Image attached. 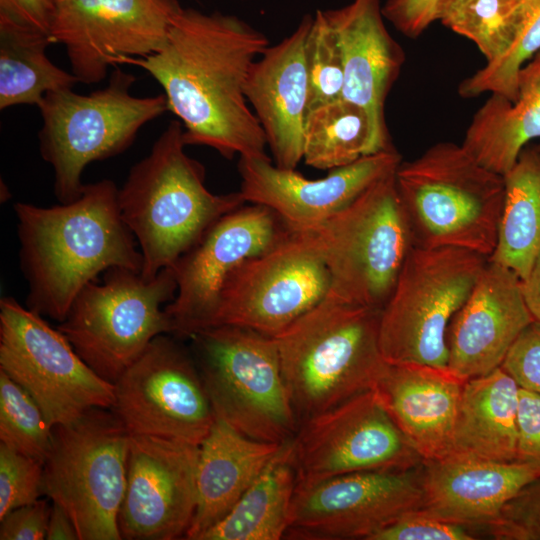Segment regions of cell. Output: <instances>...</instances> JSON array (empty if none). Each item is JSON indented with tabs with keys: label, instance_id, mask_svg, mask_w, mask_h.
<instances>
[{
	"label": "cell",
	"instance_id": "f546056e",
	"mask_svg": "<svg viewBox=\"0 0 540 540\" xmlns=\"http://www.w3.org/2000/svg\"><path fill=\"white\" fill-rule=\"evenodd\" d=\"M503 178L497 243L488 259L523 280L540 254V150L525 147Z\"/></svg>",
	"mask_w": 540,
	"mask_h": 540
},
{
	"label": "cell",
	"instance_id": "ee69618b",
	"mask_svg": "<svg viewBox=\"0 0 540 540\" xmlns=\"http://www.w3.org/2000/svg\"><path fill=\"white\" fill-rule=\"evenodd\" d=\"M53 0H0V18L50 35Z\"/></svg>",
	"mask_w": 540,
	"mask_h": 540
},
{
	"label": "cell",
	"instance_id": "b9f144b4",
	"mask_svg": "<svg viewBox=\"0 0 540 540\" xmlns=\"http://www.w3.org/2000/svg\"><path fill=\"white\" fill-rule=\"evenodd\" d=\"M51 505L38 499L9 511L0 519V540L46 539Z\"/></svg>",
	"mask_w": 540,
	"mask_h": 540
},
{
	"label": "cell",
	"instance_id": "ffe728a7",
	"mask_svg": "<svg viewBox=\"0 0 540 540\" xmlns=\"http://www.w3.org/2000/svg\"><path fill=\"white\" fill-rule=\"evenodd\" d=\"M401 162L393 147L311 180L295 169L277 167L270 158L239 157L240 193L246 203L272 209L290 231H300L349 206L376 182L394 173Z\"/></svg>",
	"mask_w": 540,
	"mask_h": 540
},
{
	"label": "cell",
	"instance_id": "8fae6325",
	"mask_svg": "<svg viewBox=\"0 0 540 540\" xmlns=\"http://www.w3.org/2000/svg\"><path fill=\"white\" fill-rule=\"evenodd\" d=\"M176 291L172 267L151 279L112 267L102 283L94 280L80 290L57 328L95 373L114 384L155 337L171 335L162 306Z\"/></svg>",
	"mask_w": 540,
	"mask_h": 540
},
{
	"label": "cell",
	"instance_id": "e575fe53",
	"mask_svg": "<svg viewBox=\"0 0 540 540\" xmlns=\"http://www.w3.org/2000/svg\"><path fill=\"white\" fill-rule=\"evenodd\" d=\"M52 430L33 397L0 370V443L44 463Z\"/></svg>",
	"mask_w": 540,
	"mask_h": 540
},
{
	"label": "cell",
	"instance_id": "5b68a950",
	"mask_svg": "<svg viewBox=\"0 0 540 540\" xmlns=\"http://www.w3.org/2000/svg\"><path fill=\"white\" fill-rule=\"evenodd\" d=\"M414 246L457 247L489 258L497 243L504 178L461 145L438 142L395 172Z\"/></svg>",
	"mask_w": 540,
	"mask_h": 540
},
{
	"label": "cell",
	"instance_id": "5bb4252c",
	"mask_svg": "<svg viewBox=\"0 0 540 540\" xmlns=\"http://www.w3.org/2000/svg\"><path fill=\"white\" fill-rule=\"evenodd\" d=\"M330 274L294 232L248 258L228 276L213 326L234 325L275 337L328 294Z\"/></svg>",
	"mask_w": 540,
	"mask_h": 540
},
{
	"label": "cell",
	"instance_id": "c3c4849f",
	"mask_svg": "<svg viewBox=\"0 0 540 540\" xmlns=\"http://www.w3.org/2000/svg\"><path fill=\"white\" fill-rule=\"evenodd\" d=\"M538 150H540V144L538 146H536Z\"/></svg>",
	"mask_w": 540,
	"mask_h": 540
},
{
	"label": "cell",
	"instance_id": "7dc6e473",
	"mask_svg": "<svg viewBox=\"0 0 540 540\" xmlns=\"http://www.w3.org/2000/svg\"><path fill=\"white\" fill-rule=\"evenodd\" d=\"M466 0H440L438 5V20L441 18L442 15H444L446 12L457 6L458 4L464 2Z\"/></svg>",
	"mask_w": 540,
	"mask_h": 540
},
{
	"label": "cell",
	"instance_id": "836d02e7",
	"mask_svg": "<svg viewBox=\"0 0 540 540\" xmlns=\"http://www.w3.org/2000/svg\"><path fill=\"white\" fill-rule=\"evenodd\" d=\"M518 4L519 0H466L439 21L472 41L490 63L499 59L511 43Z\"/></svg>",
	"mask_w": 540,
	"mask_h": 540
},
{
	"label": "cell",
	"instance_id": "7c38bea8",
	"mask_svg": "<svg viewBox=\"0 0 540 540\" xmlns=\"http://www.w3.org/2000/svg\"><path fill=\"white\" fill-rule=\"evenodd\" d=\"M0 370L33 397L52 426L114 404V384L95 373L57 327L10 296L0 300Z\"/></svg>",
	"mask_w": 540,
	"mask_h": 540
},
{
	"label": "cell",
	"instance_id": "4dcf8cb0",
	"mask_svg": "<svg viewBox=\"0 0 540 540\" xmlns=\"http://www.w3.org/2000/svg\"><path fill=\"white\" fill-rule=\"evenodd\" d=\"M49 34L0 18V109L41 104L51 91L72 88L78 79L47 56Z\"/></svg>",
	"mask_w": 540,
	"mask_h": 540
},
{
	"label": "cell",
	"instance_id": "7a4b0ae2",
	"mask_svg": "<svg viewBox=\"0 0 540 540\" xmlns=\"http://www.w3.org/2000/svg\"><path fill=\"white\" fill-rule=\"evenodd\" d=\"M119 188L110 179L85 184L72 202L40 207L17 202L26 307L63 321L80 290L112 267L141 272L143 256L122 219Z\"/></svg>",
	"mask_w": 540,
	"mask_h": 540
},
{
	"label": "cell",
	"instance_id": "484cf974",
	"mask_svg": "<svg viewBox=\"0 0 540 540\" xmlns=\"http://www.w3.org/2000/svg\"><path fill=\"white\" fill-rule=\"evenodd\" d=\"M283 443L249 438L215 416L199 445L197 503L185 539L200 537L219 522L265 469Z\"/></svg>",
	"mask_w": 540,
	"mask_h": 540
},
{
	"label": "cell",
	"instance_id": "ba28073f",
	"mask_svg": "<svg viewBox=\"0 0 540 540\" xmlns=\"http://www.w3.org/2000/svg\"><path fill=\"white\" fill-rule=\"evenodd\" d=\"M215 416L241 434L284 443L299 427L273 337L219 325L191 337Z\"/></svg>",
	"mask_w": 540,
	"mask_h": 540
},
{
	"label": "cell",
	"instance_id": "30bf717a",
	"mask_svg": "<svg viewBox=\"0 0 540 540\" xmlns=\"http://www.w3.org/2000/svg\"><path fill=\"white\" fill-rule=\"evenodd\" d=\"M487 260L457 247L413 246L380 312L383 359L447 368L449 325Z\"/></svg>",
	"mask_w": 540,
	"mask_h": 540
},
{
	"label": "cell",
	"instance_id": "d590c367",
	"mask_svg": "<svg viewBox=\"0 0 540 540\" xmlns=\"http://www.w3.org/2000/svg\"><path fill=\"white\" fill-rule=\"evenodd\" d=\"M305 57L309 77L307 111L343 98L342 52L337 35L322 10H317L313 16L305 43Z\"/></svg>",
	"mask_w": 540,
	"mask_h": 540
},
{
	"label": "cell",
	"instance_id": "d6986e66",
	"mask_svg": "<svg viewBox=\"0 0 540 540\" xmlns=\"http://www.w3.org/2000/svg\"><path fill=\"white\" fill-rule=\"evenodd\" d=\"M199 445L130 436L127 485L118 517L122 539L184 538L196 503Z\"/></svg>",
	"mask_w": 540,
	"mask_h": 540
},
{
	"label": "cell",
	"instance_id": "bcb514c9",
	"mask_svg": "<svg viewBox=\"0 0 540 540\" xmlns=\"http://www.w3.org/2000/svg\"><path fill=\"white\" fill-rule=\"evenodd\" d=\"M522 291L531 315L540 322V254L527 277L522 280Z\"/></svg>",
	"mask_w": 540,
	"mask_h": 540
},
{
	"label": "cell",
	"instance_id": "8d00e7d4",
	"mask_svg": "<svg viewBox=\"0 0 540 540\" xmlns=\"http://www.w3.org/2000/svg\"><path fill=\"white\" fill-rule=\"evenodd\" d=\"M44 463L0 443V519L43 495Z\"/></svg>",
	"mask_w": 540,
	"mask_h": 540
},
{
	"label": "cell",
	"instance_id": "9a60e30c",
	"mask_svg": "<svg viewBox=\"0 0 540 540\" xmlns=\"http://www.w3.org/2000/svg\"><path fill=\"white\" fill-rule=\"evenodd\" d=\"M53 43L65 47L79 83L95 84L109 67L160 51L178 0H53Z\"/></svg>",
	"mask_w": 540,
	"mask_h": 540
},
{
	"label": "cell",
	"instance_id": "cb8c5ba5",
	"mask_svg": "<svg viewBox=\"0 0 540 540\" xmlns=\"http://www.w3.org/2000/svg\"><path fill=\"white\" fill-rule=\"evenodd\" d=\"M540 468L517 461L499 462L450 453L421 466L422 507L440 519L483 529Z\"/></svg>",
	"mask_w": 540,
	"mask_h": 540
},
{
	"label": "cell",
	"instance_id": "60d3db41",
	"mask_svg": "<svg viewBox=\"0 0 540 540\" xmlns=\"http://www.w3.org/2000/svg\"><path fill=\"white\" fill-rule=\"evenodd\" d=\"M516 460L540 468V394L519 389Z\"/></svg>",
	"mask_w": 540,
	"mask_h": 540
},
{
	"label": "cell",
	"instance_id": "52a82bcc",
	"mask_svg": "<svg viewBox=\"0 0 540 540\" xmlns=\"http://www.w3.org/2000/svg\"><path fill=\"white\" fill-rule=\"evenodd\" d=\"M135 80L116 67L102 89L83 95L68 88L44 96L38 106L40 153L54 170V192L60 203L81 195L85 185L81 175L89 163L122 153L146 123L169 111L164 93L130 94Z\"/></svg>",
	"mask_w": 540,
	"mask_h": 540
},
{
	"label": "cell",
	"instance_id": "4fadbf2b",
	"mask_svg": "<svg viewBox=\"0 0 540 540\" xmlns=\"http://www.w3.org/2000/svg\"><path fill=\"white\" fill-rule=\"evenodd\" d=\"M168 335L155 337L114 383L111 409L132 435L200 445L215 414L195 361Z\"/></svg>",
	"mask_w": 540,
	"mask_h": 540
},
{
	"label": "cell",
	"instance_id": "f35d334b",
	"mask_svg": "<svg viewBox=\"0 0 540 540\" xmlns=\"http://www.w3.org/2000/svg\"><path fill=\"white\" fill-rule=\"evenodd\" d=\"M481 536L477 529L417 509L402 515L370 540H473Z\"/></svg>",
	"mask_w": 540,
	"mask_h": 540
},
{
	"label": "cell",
	"instance_id": "4316f807",
	"mask_svg": "<svg viewBox=\"0 0 540 540\" xmlns=\"http://www.w3.org/2000/svg\"><path fill=\"white\" fill-rule=\"evenodd\" d=\"M517 85L515 101L491 94L462 142L478 163L502 176L531 140L540 139V52L522 67Z\"/></svg>",
	"mask_w": 540,
	"mask_h": 540
},
{
	"label": "cell",
	"instance_id": "83f0119b",
	"mask_svg": "<svg viewBox=\"0 0 540 540\" xmlns=\"http://www.w3.org/2000/svg\"><path fill=\"white\" fill-rule=\"evenodd\" d=\"M519 389L502 367L467 380L450 453L499 462L515 461Z\"/></svg>",
	"mask_w": 540,
	"mask_h": 540
},
{
	"label": "cell",
	"instance_id": "7bdbcfd3",
	"mask_svg": "<svg viewBox=\"0 0 540 540\" xmlns=\"http://www.w3.org/2000/svg\"><path fill=\"white\" fill-rule=\"evenodd\" d=\"M440 0H387L382 14L404 36L418 38L438 20Z\"/></svg>",
	"mask_w": 540,
	"mask_h": 540
},
{
	"label": "cell",
	"instance_id": "6da1fadb",
	"mask_svg": "<svg viewBox=\"0 0 540 540\" xmlns=\"http://www.w3.org/2000/svg\"><path fill=\"white\" fill-rule=\"evenodd\" d=\"M268 46L263 32L237 16L181 7L165 46L125 64L141 67L162 86L186 146H207L229 160L269 158L245 96L251 66Z\"/></svg>",
	"mask_w": 540,
	"mask_h": 540
},
{
	"label": "cell",
	"instance_id": "1f68e13d",
	"mask_svg": "<svg viewBox=\"0 0 540 540\" xmlns=\"http://www.w3.org/2000/svg\"><path fill=\"white\" fill-rule=\"evenodd\" d=\"M302 149L305 164L319 170L344 167L378 153L366 112L344 98L307 111Z\"/></svg>",
	"mask_w": 540,
	"mask_h": 540
},
{
	"label": "cell",
	"instance_id": "d4e9b609",
	"mask_svg": "<svg viewBox=\"0 0 540 540\" xmlns=\"http://www.w3.org/2000/svg\"><path fill=\"white\" fill-rule=\"evenodd\" d=\"M466 381L447 368L386 362L372 389L425 461L450 453Z\"/></svg>",
	"mask_w": 540,
	"mask_h": 540
},
{
	"label": "cell",
	"instance_id": "44dd1931",
	"mask_svg": "<svg viewBox=\"0 0 540 540\" xmlns=\"http://www.w3.org/2000/svg\"><path fill=\"white\" fill-rule=\"evenodd\" d=\"M533 321L522 280L488 259L449 325L447 369L469 380L501 367L518 336Z\"/></svg>",
	"mask_w": 540,
	"mask_h": 540
},
{
	"label": "cell",
	"instance_id": "603a6c76",
	"mask_svg": "<svg viewBox=\"0 0 540 540\" xmlns=\"http://www.w3.org/2000/svg\"><path fill=\"white\" fill-rule=\"evenodd\" d=\"M313 16H303L295 30L269 45L249 71L245 96L267 140L274 165L295 169L303 159V123L308 108L309 77L305 43Z\"/></svg>",
	"mask_w": 540,
	"mask_h": 540
},
{
	"label": "cell",
	"instance_id": "277c9868",
	"mask_svg": "<svg viewBox=\"0 0 540 540\" xmlns=\"http://www.w3.org/2000/svg\"><path fill=\"white\" fill-rule=\"evenodd\" d=\"M380 312L327 295L273 337L299 424L373 388Z\"/></svg>",
	"mask_w": 540,
	"mask_h": 540
},
{
	"label": "cell",
	"instance_id": "f6af8a7d",
	"mask_svg": "<svg viewBox=\"0 0 540 540\" xmlns=\"http://www.w3.org/2000/svg\"><path fill=\"white\" fill-rule=\"evenodd\" d=\"M52 503L47 527V540H80L69 514L58 504Z\"/></svg>",
	"mask_w": 540,
	"mask_h": 540
},
{
	"label": "cell",
	"instance_id": "74e56055",
	"mask_svg": "<svg viewBox=\"0 0 540 540\" xmlns=\"http://www.w3.org/2000/svg\"><path fill=\"white\" fill-rule=\"evenodd\" d=\"M483 535L497 540H540V477L503 506Z\"/></svg>",
	"mask_w": 540,
	"mask_h": 540
},
{
	"label": "cell",
	"instance_id": "7402d4cb",
	"mask_svg": "<svg viewBox=\"0 0 540 540\" xmlns=\"http://www.w3.org/2000/svg\"><path fill=\"white\" fill-rule=\"evenodd\" d=\"M324 13L342 52L343 98L366 112L375 151L393 148L385 120V102L405 56L385 26L380 0H353Z\"/></svg>",
	"mask_w": 540,
	"mask_h": 540
},
{
	"label": "cell",
	"instance_id": "9c48e42d",
	"mask_svg": "<svg viewBox=\"0 0 540 540\" xmlns=\"http://www.w3.org/2000/svg\"><path fill=\"white\" fill-rule=\"evenodd\" d=\"M130 436L110 408H91L68 424L53 426L43 495L69 514L80 540L122 539L118 517Z\"/></svg>",
	"mask_w": 540,
	"mask_h": 540
},
{
	"label": "cell",
	"instance_id": "d6a6232c",
	"mask_svg": "<svg viewBox=\"0 0 540 540\" xmlns=\"http://www.w3.org/2000/svg\"><path fill=\"white\" fill-rule=\"evenodd\" d=\"M538 52L540 0H519L516 26L507 51L463 80L459 94L471 98L489 92L515 101L519 72Z\"/></svg>",
	"mask_w": 540,
	"mask_h": 540
},
{
	"label": "cell",
	"instance_id": "f1b7e54d",
	"mask_svg": "<svg viewBox=\"0 0 540 540\" xmlns=\"http://www.w3.org/2000/svg\"><path fill=\"white\" fill-rule=\"evenodd\" d=\"M292 439L281 445L232 509L200 540H279L286 536L297 485Z\"/></svg>",
	"mask_w": 540,
	"mask_h": 540
},
{
	"label": "cell",
	"instance_id": "3957f363",
	"mask_svg": "<svg viewBox=\"0 0 540 540\" xmlns=\"http://www.w3.org/2000/svg\"><path fill=\"white\" fill-rule=\"evenodd\" d=\"M185 146L182 123L170 121L119 188L120 213L142 253L145 279L172 267L215 222L246 204L240 191L211 193L204 166Z\"/></svg>",
	"mask_w": 540,
	"mask_h": 540
},
{
	"label": "cell",
	"instance_id": "8992f818",
	"mask_svg": "<svg viewBox=\"0 0 540 540\" xmlns=\"http://www.w3.org/2000/svg\"><path fill=\"white\" fill-rule=\"evenodd\" d=\"M395 172L327 220L292 231L328 269L327 295L378 310L389 299L414 246Z\"/></svg>",
	"mask_w": 540,
	"mask_h": 540
},
{
	"label": "cell",
	"instance_id": "2e32d148",
	"mask_svg": "<svg viewBox=\"0 0 540 540\" xmlns=\"http://www.w3.org/2000/svg\"><path fill=\"white\" fill-rule=\"evenodd\" d=\"M292 441L297 482L423 463L373 389L301 422Z\"/></svg>",
	"mask_w": 540,
	"mask_h": 540
},
{
	"label": "cell",
	"instance_id": "ab89813d",
	"mask_svg": "<svg viewBox=\"0 0 540 540\" xmlns=\"http://www.w3.org/2000/svg\"><path fill=\"white\" fill-rule=\"evenodd\" d=\"M501 367L522 389L540 394V322L534 320L518 336Z\"/></svg>",
	"mask_w": 540,
	"mask_h": 540
},
{
	"label": "cell",
	"instance_id": "ac0fdd59",
	"mask_svg": "<svg viewBox=\"0 0 540 540\" xmlns=\"http://www.w3.org/2000/svg\"><path fill=\"white\" fill-rule=\"evenodd\" d=\"M249 204L221 217L172 266L177 291L164 307L171 335L191 338L211 327L230 273L287 234L288 228L272 209Z\"/></svg>",
	"mask_w": 540,
	"mask_h": 540
},
{
	"label": "cell",
	"instance_id": "e0dca14e",
	"mask_svg": "<svg viewBox=\"0 0 540 540\" xmlns=\"http://www.w3.org/2000/svg\"><path fill=\"white\" fill-rule=\"evenodd\" d=\"M421 466L297 482L287 533L306 539L370 540L422 507Z\"/></svg>",
	"mask_w": 540,
	"mask_h": 540
}]
</instances>
